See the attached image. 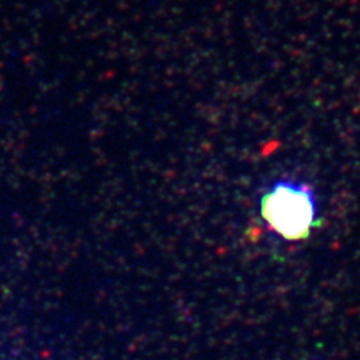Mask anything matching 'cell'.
<instances>
[{
    "label": "cell",
    "mask_w": 360,
    "mask_h": 360,
    "mask_svg": "<svg viewBox=\"0 0 360 360\" xmlns=\"http://www.w3.org/2000/svg\"><path fill=\"white\" fill-rule=\"evenodd\" d=\"M262 215L282 237L297 240L309 236L315 217L314 197L305 186L281 182L262 200Z\"/></svg>",
    "instance_id": "6da1fadb"
}]
</instances>
